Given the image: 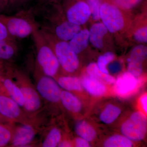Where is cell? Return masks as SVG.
<instances>
[{
	"label": "cell",
	"instance_id": "cell-16",
	"mask_svg": "<svg viewBox=\"0 0 147 147\" xmlns=\"http://www.w3.org/2000/svg\"><path fill=\"white\" fill-rule=\"evenodd\" d=\"M108 31V29L102 23L94 24L89 31V40L92 45L98 49L102 48L103 38Z\"/></svg>",
	"mask_w": 147,
	"mask_h": 147
},
{
	"label": "cell",
	"instance_id": "cell-14",
	"mask_svg": "<svg viewBox=\"0 0 147 147\" xmlns=\"http://www.w3.org/2000/svg\"><path fill=\"white\" fill-rule=\"evenodd\" d=\"M82 86L89 93L94 96H100L107 90L105 84L89 75L82 78Z\"/></svg>",
	"mask_w": 147,
	"mask_h": 147
},
{
	"label": "cell",
	"instance_id": "cell-5",
	"mask_svg": "<svg viewBox=\"0 0 147 147\" xmlns=\"http://www.w3.org/2000/svg\"><path fill=\"white\" fill-rule=\"evenodd\" d=\"M100 18L109 31L115 33L123 28L124 21L121 11L116 6L108 3L100 7Z\"/></svg>",
	"mask_w": 147,
	"mask_h": 147
},
{
	"label": "cell",
	"instance_id": "cell-29",
	"mask_svg": "<svg viewBox=\"0 0 147 147\" xmlns=\"http://www.w3.org/2000/svg\"><path fill=\"white\" fill-rule=\"evenodd\" d=\"M134 39L140 42H147V28L143 27L137 30L134 34Z\"/></svg>",
	"mask_w": 147,
	"mask_h": 147
},
{
	"label": "cell",
	"instance_id": "cell-25",
	"mask_svg": "<svg viewBox=\"0 0 147 147\" xmlns=\"http://www.w3.org/2000/svg\"><path fill=\"white\" fill-rule=\"evenodd\" d=\"M104 146L106 147H131L133 143L131 140L125 136L116 135L110 137L105 141Z\"/></svg>",
	"mask_w": 147,
	"mask_h": 147
},
{
	"label": "cell",
	"instance_id": "cell-37",
	"mask_svg": "<svg viewBox=\"0 0 147 147\" xmlns=\"http://www.w3.org/2000/svg\"><path fill=\"white\" fill-rule=\"evenodd\" d=\"M7 6L3 0H0V13L7 9Z\"/></svg>",
	"mask_w": 147,
	"mask_h": 147
},
{
	"label": "cell",
	"instance_id": "cell-40",
	"mask_svg": "<svg viewBox=\"0 0 147 147\" xmlns=\"http://www.w3.org/2000/svg\"><path fill=\"white\" fill-rule=\"evenodd\" d=\"M1 115L0 114V121H1Z\"/></svg>",
	"mask_w": 147,
	"mask_h": 147
},
{
	"label": "cell",
	"instance_id": "cell-26",
	"mask_svg": "<svg viewBox=\"0 0 147 147\" xmlns=\"http://www.w3.org/2000/svg\"><path fill=\"white\" fill-rule=\"evenodd\" d=\"M14 126L0 124V147L11 144L14 131Z\"/></svg>",
	"mask_w": 147,
	"mask_h": 147
},
{
	"label": "cell",
	"instance_id": "cell-13",
	"mask_svg": "<svg viewBox=\"0 0 147 147\" xmlns=\"http://www.w3.org/2000/svg\"><path fill=\"white\" fill-rule=\"evenodd\" d=\"M81 30L80 26L67 21L62 22L54 29V36L58 39L69 42Z\"/></svg>",
	"mask_w": 147,
	"mask_h": 147
},
{
	"label": "cell",
	"instance_id": "cell-1",
	"mask_svg": "<svg viewBox=\"0 0 147 147\" xmlns=\"http://www.w3.org/2000/svg\"><path fill=\"white\" fill-rule=\"evenodd\" d=\"M32 36L36 50L37 63L40 71L46 76L55 78L60 65L53 48L36 26Z\"/></svg>",
	"mask_w": 147,
	"mask_h": 147
},
{
	"label": "cell",
	"instance_id": "cell-27",
	"mask_svg": "<svg viewBox=\"0 0 147 147\" xmlns=\"http://www.w3.org/2000/svg\"><path fill=\"white\" fill-rule=\"evenodd\" d=\"M115 55L113 53L108 52L99 57L98 60L97 65L102 72L109 74L107 65L115 59Z\"/></svg>",
	"mask_w": 147,
	"mask_h": 147
},
{
	"label": "cell",
	"instance_id": "cell-6",
	"mask_svg": "<svg viewBox=\"0 0 147 147\" xmlns=\"http://www.w3.org/2000/svg\"><path fill=\"white\" fill-rule=\"evenodd\" d=\"M18 80L24 96V103L23 108L27 113L33 114L38 112L42 106L41 97L36 90L24 79V76L19 74Z\"/></svg>",
	"mask_w": 147,
	"mask_h": 147
},
{
	"label": "cell",
	"instance_id": "cell-38",
	"mask_svg": "<svg viewBox=\"0 0 147 147\" xmlns=\"http://www.w3.org/2000/svg\"><path fill=\"white\" fill-rule=\"evenodd\" d=\"M40 3H51L54 2L55 0H39Z\"/></svg>",
	"mask_w": 147,
	"mask_h": 147
},
{
	"label": "cell",
	"instance_id": "cell-21",
	"mask_svg": "<svg viewBox=\"0 0 147 147\" xmlns=\"http://www.w3.org/2000/svg\"><path fill=\"white\" fill-rule=\"evenodd\" d=\"M57 82L61 88L67 91H79L83 89L82 81L77 77L61 76L58 79Z\"/></svg>",
	"mask_w": 147,
	"mask_h": 147
},
{
	"label": "cell",
	"instance_id": "cell-11",
	"mask_svg": "<svg viewBox=\"0 0 147 147\" xmlns=\"http://www.w3.org/2000/svg\"><path fill=\"white\" fill-rule=\"evenodd\" d=\"M36 131L31 124H23L22 125L15 127L11 146L13 147H25L33 141Z\"/></svg>",
	"mask_w": 147,
	"mask_h": 147
},
{
	"label": "cell",
	"instance_id": "cell-20",
	"mask_svg": "<svg viewBox=\"0 0 147 147\" xmlns=\"http://www.w3.org/2000/svg\"><path fill=\"white\" fill-rule=\"evenodd\" d=\"M87 72L88 75L97 79L104 84H114L115 79L109 74L102 72L98 68L97 64L90 63L87 67Z\"/></svg>",
	"mask_w": 147,
	"mask_h": 147
},
{
	"label": "cell",
	"instance_id": "cell-2",
	"mask_svg": "<svg viewBox=\"0 0 147 147\" xmlns=\"http://www.w3.org/2000/svg\"><path fill=\"white\" fill-rule=\"evenodd\" d=\"M22 13L9 16L0 13V19L5 25L9 36L16 40L32 35L36 26L28 11Z\"/></svg>",
	"mask_w": 147,
	"mask_h": 147
},
{
	"label": "cell",
	"instance_id": "cell-9",
	"mask_svg": "<svg viewBox=\"0 0 147 147\" xmlns=\"http://www.w3.org/2000/svg\"><path fill=\"white\" fill-rule=\"evenodd\" d=\"M114 84L116 94L121 97H126L136 91L139 82L137 77L127 71L119 76Z\"/></svg>",
	"mask_w": 147,
	"mask_h": 147
},
{
	"label": "cell",
	"instance_id": "cell-35",
	"mask_svg": "<svg viewBox=\"0 0 147 147\" xmlns=\"http://www.w3.org/2000/svg\"><path fill=\"white\" fill-rule=\"evenodd\" d=\"M110 71L113 73H116L119 70V64L117 63L112 64L110 65Z\"/></svg>",
	"mask_w": 147,
	"mask_h": 147
},
{
	"label": "cell",
	"instance_id": "cell-10",
	"mask_svg": "<svg viewBox=\"0 0 147 147\" xmlns=\"http://www.w3.org/2000/svg\"><path fill=\"white\" fill-rule=\"evenodd\" d=\"M91 15L90 9L86 2L80 1L71 6L66 12L67 21L76 25L85 24Z\"/></svg>",
	"mask_w": 147,
	"mask_h": 147
},
{
	"label": "cell",
	"instance_id": "cell-4",
	"mask_svg": "<svg viewBox=\"0 0 147 147\" xmlns=\"http://www.w3.org/2000/svg\"><path fill=\"white\" fill-rule=\"evenodd\" d=\"M147 120L145 114L135 112L124 122L121 128L122 134L133 141H140L145 138L147 132Z\"/></svg>",
	"mask_w": 147,
	"mask_h": 147
},
{
	"label": "cell",
	"instance_id": "cell-7",
	"mask_svg": "<svg viewBox=\"0 0 147 147\" xmlns=\"http://www.w3.org/2000/svg\"><path fill=\"white\" fill-rule=\"evenodd\" d=\"M36 90L41 98L51 103L60 101L61 87L54 78L42 74L37 81Z\"/></svg>",
	"mask_w": 147,
	"mask_h": 147
},
{
	"label": "cell",
	"instance_id": "cell-18",
	"mask_svg": "<svg viewBox=\"0 0 147 147\" xmlns=\"http://www.w3.org/2000/svg\"><path fill=\"white\" fill-rule=\"evenodd\" d=\"M60 101L65 109L71 113H79L82 109V104L80 100L67 91H61Z\"/></svg>",
	"mask_w": 147,
	"mask_h": 147
},
{
	"label": "cell",
	"instance_id": "cell-22",
	"mask_svg": "<svg viewBox=\"0 0 147 147\" xmlns=\"http://www.w3.org/2000/svg\"><path fill=\"white\" fill-rule=\"evenodd\" d=\"M75 130L79 137L88 142L94 140L96 136V132L94 129L85 121H81L76 124Z\"/></svg>",
	"mask_w": 147,
	"mask_h": 147
},
{
	"label": "cell",
	"instance_id": "cell-36",
	"mask_svg": "<svg viewBox=\"0 0 147 147\" xmlns=\"http://www.w3.org/2000/svg\"><path fill=\"white\" fill-rule=\"evenodd\" d=\"M58 146L61 147H71L72 146V144L71 142H68V141H63V142H61Z\"/></svg>",
	"mask_w": 147,
	"mask_h": 147
},
{
	"label": "cell",
	"instance_id": "cell-30",
	"mask_svg": "<svg viewBox=\"0 0 147 147\" xmlns=\"http://www.w3.org/2000/svg\"><path fill=\"white\" fill-rule=\"evenodd\" d=\"M119 5L125 8L132 7L140 0H116Z\"/></svg>",
	"mask_w": 147,
	"mask_h": 147
},
{
	"label": "cell",
	"instance_id": "cell-31",
	"mask_svg": "<svg viewBox=\"0 0 147 147\" xmlns=\"http://www.w3.org/2000/svg\"><path fill=\"white\" fill-rule=\"evenodd\" d=\"M10 38H11L9 36L5 25L0 19V40Z\"/></svg>",
	"mask_w": 147,
	"mask_h": 147
},
{
	"label": "cell",
	"instance_id": "cell-19",
	"mask_svg": "<svg viewBox=\"0 0 147 147\" xmlns=\"http://www.w3.org/2000/svg\"><path fill=\"white\" fill-rule=\"evenodd\" d=\"M3 84L8 96L23 108L24 103V96L20 87L8 78L4 80Z\"/></svg>",
	"mask_w": 147,
	"mask_h": 147
},
{
	"label": "cell",
	"instance_id": "cell-33",
	"mask_svg": "<svg viewBox=\"0 0 147 147\" xmlns=\"http://www.w3.org/2000/svg\"><path fill=\"white\" fill-rule=\"evenodd\" d=\"M27 0H9V2L8 7H17L21 6Z\"/></svg>",
	"mask_w": 147,
	"mask_h": 147
},
{
	"label": "cell",
	"instance_id": "cell-32",
	"mask_svg": "<svg viewBox=\"0 0 147 147\" xmlns=\"http://www.w3.org/2000/svg\"><path fill=\"white\" fill-rule=\"evenodd\" d=\"M75 146L77 147H89L90 145L88 142L82 137H78L75 139Z\"/></svg>",
	"mask_w": 147,
	"mask_h": 147
},
{
	"label": "cell",
	"instance_id": "cell-24",
	"mask_svg": "<svg viewBox=\"0 0 147 147\" xmlns=\"http://www.w3.org/2000/svg\"><path fill=\"white\" fill-rule=\"evenodd\" d=\"M61 134L59 129L56 127H53L45 136L41 146L43 147L58 146L61 142Z\"/></svg>",
	"mask_w": 147,
	"mask_h": 147
},
{
	"label": "cell",
	"instance_id": "cell-17",
	"mask_svg": "<svg viewBox=\"0 0 147 147\" xmlns=\"http://www.w3.org/2000/svg\"><path fill=\"white\" fill-rule=\"evenodd\" d=\"M89 40V31L87 29L81 30L69 41L74 51L78 54L86 49Z\"/></svg>",
	"mask_w": 147,
	"mask_h": 147
},
{
	"label": "cell",
	"instance_id": "cell-39",
	"mask_svg": "<svg viewBox=\"0 0 147 147\" xmlns=\"http://www.w3.org/2000/svg\"><path fill=\"white\" fill-rule=\"evenodd\" d=\"M4 2L5 3L6 5L7 6V8H8L9 2V0H3Z\"/></svg>",
	"mask_w": 147,
	"mask_h": 147
},
{
	"label": "cell",
	"instance_id": "cell-8",
	"mask_svg": "<svg viewBox=\"0 0 147 147\" xmlns=\"http://www.w3.org/2000/svg\"><path fill=\"white\" fill-rule=\"evenodd\" d=\"M21 107L9 96L0 95V114L10 122H25Z\"/></svg>",
	"mask_w": 147,
	"mask_h": 147
},
{
	"label": "cell",
	"instance_id": "cell-15",
	"mask_svg": "<svg viewBox=\"0 0 147 147\" xmlns=\"http://www.w3.org/2000/svg\"><path fill=\"white\" fill-rule=\"evenodd\" d=\"M18 47L12 38L0 40V61L10 60L17 55Z\"/></svg>",
	"mask_w": 147,
	"mask_h": 147
},
{
	"label": "cell",
	"instance_id": "cell-12",
	"mask_svg": "<svg viewBox=\"0 0 147 147\" xmlns=\"http://www.w3.org/2000/svg\"><path fill=\"white\" fill-rule=\"evenodd\" d=\"M146 46L140 45L136 46L131 51L129 60L128 70L136 77H139L143 71V62L146 58Z\"/></svg>",
	"mask_w": 147,
	"mask_h": 147
},
{
	"label": "cell",
	"instance_id": "cell-3",
	"mask_svg": "<svg viewBox=\"0 0 147 147\" xmlns=\"http://www.w3.org/2000/svg\"><path fill=\"white\" fill-rule=\"evenodd\" d=\"M40 31L53 48L60 66L68 73L76 71L79 65V58L68 42L59 39V41L54 42L47 33Z\"/></svg>",
	"mask_w": 147,
	"mask_h": 147
},
{
	"label": "cell",
	"instance_id": "cell-34",
	"mask_svg": "<svg viewBox=\"0 0 147 147\" xmlns=\"http://www.w3.org/2000/svg\"><path fill=\"white\" fill-rule=\"evenodd\" d=\"M141 104L143 110L145 113H147V94H144L141 97L140 99Z\"/></svg>",
	"mask_w": 147,
	"mask_h": 147
},
{
	"label": "cell",
	"instance_id": "cell-28",
	"mask_svg": "<svg viewBox=\"0 0 147 147\" xmlns=\"http://www.w3.org/2000/svg\"><path fill=\"white\" fill-rule=\"evenodd\" d=\"M87 3L90 9L93 19L98 20L100 18V11L101 0H86Z\"/></svg>",
	"mask_w": 147,
	"mask_h": 147
},
{
	"label": "cell",
	"instance_id": "cell-23",
	"mask_svg": "<svg viewBox=\"0 0 147 147\" xmlns=\"http://www.w3.org/2000/svg\"><path fill=\"white\" fill-rule=\"evenodd\" d=\"M121 110L115 105L109 104L107 105L100 114V119L102 122L110 124L113 122L118 117Z\"/></svg>",
	"mask_w": 147,
	"mask_h": 147
}]
</instances>
